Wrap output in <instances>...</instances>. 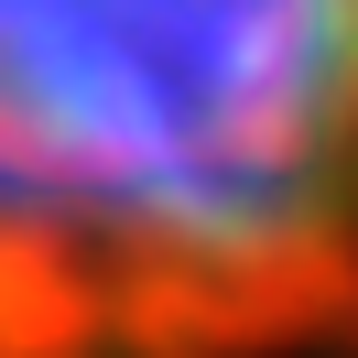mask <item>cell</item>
<instances>
[{
	"label": "cell",
	"mask_w": 358,
	"mask_h": 358,
	"mask_svg": "<svg viewBox=\"0 0 358 358\" xmlns=\"http://www.w3.org/2000/svg\"><path fill=\"white\" fill-rule=\"evenodd\" d=\"M358 326V0H0V358H293Z\"/></svg>",
	"instance_id": "1"
}]
</instances>
